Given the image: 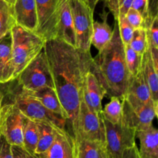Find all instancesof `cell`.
Listing matches in <instances>:
<instances>
[{"label":"cell","instance_id":"83f0119b","mask_svg":"<svg viewBox=\"0 0 158 158\" xmlns=\"http://www.w3.org/2000/svg\"><path fill=\"white\" fill-rule=\"evenodd\" d=\"M105 6L108 8L114 20L125 16L127 11L132 6L133 0H104Z\"/></svg>","mask_w":158,"mask_h":158},{"label":"cell","instance_id":"4dcf8cb0","mask_svg":"<svg viewBox=\"0 0 158 158\" xmlns=\"http://www.w3.org/2000/svg\"><path fill=\"white\" fill-rule=\"evenodd\" d=\"M116 22L117 23L119 33H120V39H121L123 45L129 44L132 39L134 29L131 27L125 16L119 17L116 20Z\"/></svg>","mask_w":158,"mask_h":158},{"label":"cell","instance_id":"2e32d148","mask_svg":"<svg viewBox=\"0 0 158 158\" xmlns=\"http://www.w3.org/2000/svg\"><path fill=\"white\" fill-rule=\"evenodd\" d=\"M11 42L10 32L0 38V84L15 79Z\"/></svg>","mask_w":158,"mask_h":158},{"label":"cell","instance_id":"30bf717a","mask_svg":"<svg viewBox=\"0 0 158 158\" xmlns=\"http://www.w3.org/2000/svg\"><path fill=\"white\" fill-rule=\"evenodd\" d=\"M26 116L12 102L2 101L0 134L10 145L23 147V128Z\"/></svg>","mask_w":158,"mask_h":158},{"label":"cell","instance_id":"484cf974","mask_svg":"<svg viewBox=\"0 0 158 158\" xmlns=\"http://www.w3.org/2000/svg\"><path fill=\"white\" fill-rule=\"evenodd\" d=\"M15 24L12 6L6 0H0V38L10 32Z\"/></svg>","mask_w":158,"mask_h":158},{"label":"cell","instance_id":"836d02e7","mask_svg":"<svg viewBox=\"0 0 158 158\" xmlns=\"http://www.w3.org/2000/svg\"><path fill=\"white\" fill-rule=\"evenodd\" d=\"M12 158H39L35 154L28 152L23 146L11 145Z\"/></svg>","mask_w":158,"mask_h":158},{"label":"cell","instance_id":"ab89813d","mask_svg":"<svg viewBox=\"0 0 158 158\" xmlns=\"http://www.w3.org/2000/svg\"><path fill=\"white\" fill-rule=\"evenodd\" d=\"M6 1L8 2H9V4L12 5V6L14 4V2H15V0H6Z\"/></svg>","mask_w":158,"mask_h":158},{"label":"cell","instance_id":"8d00e7d4","mask_svg":"<svg viewBox=\"0 0 158 158\" xmlns=\"http://www.w3.org/2000/svg\"><path fill=\"white\" fill-rule=\"evenodd\" d=\"M122 158H140L137 144L124 150Z\"/></svg>","mask_w":158,"mask_h":158},{"label":"cell","instance_id":"44dd1931","mask_svg":"<svg viewBox=\"0 0 158 158\" xmlns=\"http://www.w3.org/2000/svg\"><path fill=\"white\" fill-rule=\"evenodd\" d=\"M75 143L77 158H108L103 143L77 139Z\"/></svg>","mask_w":158,"mask_h":158},{"label":"cell","instance_id":"d6a6232c","mask_svg":"<svg viewBox=\"0 0 158 158\" xmlns=\"http://www.w3.org/2000/svg\"><path fill=\"white\" fill-rule=\"evenodd\" d=\"M156 17H158V0H148V15L144 20L145 29Z\"/></svg>","mask_w":158,"mask_h":158},{"label":"cell","instance_id":"d590c367","mask_svg":"<svg viewBox=\"0 0 158 158\" xmlns=\"http://www.w3.org/2000/svg\"><path fill=\"white\" fill-rule=\"evenodd\" d=\"M148 0H133L131 8L138 11L145 20L148 15Z\"/></svg>","mask_w":158,"mask_h":158},{"label":"cell","instance_id":"9c48e42d","mask_svg":"<svg viewBox=\"0 0 158 158\" xmlns=\"http://www.w3.org/2000/svg\"><path fill=\"white\" fill-rule=\"evenodd\" d=\"M103 120L108 158H122L125 150L136 145V131L123 123L113 124L103 118Z\"/></svg>","mask_w":158,"mask_h":158},{"label":"cell","instance_id":"ac0fdd59","mask_svg":"<svg viewBox=\"0 0 158 158\" xmlns=\"http://www.w3.org/2000/svg\"><path fill=\"white\" fill-rule=\"evenodd\" d=\"M140 71L149 88L153 101L158 103V68L154 64L148 49L141 57Z\"/></svg>","mask_w":158,"mask_h":158},{"label":"cell","instance_id":"ba28073f","mask_svg":"<svg viewBox=\"0 0 158 158\" xmlns=\"http://www.w3.org/2000/svg\"><path fill=\"white\" fill-rule=\"evenodd\" d=\"M73 138L105 143V127L102 115L97 114L89 108L83 96L77 115Z\"/></svg>","mask_w":158,"mask_h":158},{"label":"cell","instance_id":"b9f144b4","mask_svg":"<svg viewBox=\"0 0 158 158\" xmlns=\"http://www.w3.org/2000/svg\"><path fill=\"white\" fill-rule=\"evenodd\" d=\"M76 158H77V157H76Z\"/></svg>","mask_w":158,"mask_h":158},{"label":"cell","instance_id":"d4e9b609","mask_svg":"<svg viewBox=\"0 0 158 158\" xmlns=\"http://www.w3.org/2000/svg\"><path fill=\"white\" fill-rule=\"evenodd\" d=\"M102 116L113 124H120L123 117V105L121 99L110 97V100L102 109Z\"/></svg>","mask_w":158,"mask_h":158},{"label":"cell","instance_id":"4316f807","mask_svg":"<svg viewBox=\"0 0 158 158\" xmlns=\"http://www.w3.org/2000/svg\"><path fill=\"white\" fill-rule=\"evenodd\" d=\"M148 49L154 60V64L158 68V17L152 20L146 28Z\"/></svg>","mask_w":158,"mask_h":158},{"label":"cell","instance_id":"1f68e13d","mask_svg":"<svg viewBox=\"0 0 158 158\" xmlns=\"http://www.w3.org/2000/svg\"><path fill=\"white\" fill-rule=\"evenodd\" d=\"M125 17L134 29L144 28V18L136 9L131 8L125 15Z\"/></svg>","mask_w":158,"mask_h":158},{"label":"cell","instance_id":"e0dca14e","mask_svg":"<svg viewBox=\"0 0 158 158\" xmlns=\"http://www.w3.org/2000/svg\"><path fill=\"white\" fill-rule=\"evenodd\" d=\"M136 138L140 140V158H158V131L154 125L136 132Z\"/></svg>","mask_w":158,"mask_h":158},{"label":"cell","instance_id":"60d3db41","mask_svg":"<svg viewBox=\"0 0 158 158\" xmlns=\"http://www.w3.org/2000/svg\"><path fill=\"white\" fill-rule=\"evenodd\" d=\"M83 1H84V2H86V0H83Z\"/></svg>","mask_w":158,"mask_h":158},{"label":"cell","instance_id":"9a60e30c","mask_svg":"<svg viewBox=\"0 0 158 158\" xmlns=\"http://www.w3.org/2000/svg\"><path fill=\"white\" fill-rule=\"evenodd\" d=\"M76 46V36L69 0H62L59 14L56 38Z\"/></svg>","mask_w":158,"mask_h":158},{"label":"cell","instance_id":"5bb4252c","mask_svg":"<svg viewBox=\"0 0 158 158\" xmlns=\"http://www.w3.org/2000/svg\"><path fill=\"white\" fill-rule=\"evenodd\" d=\"M12 7L16 25L35 32L38 18L35 0H15Z\"/></svg>","mask_w":158,"mask_h":158},{"label":"cell","instance_id":"52a82bcc","mask_svg":"<svg viewBox=\"0 0 158 158\" xmlns=\"http://www.w3.org/2000/svg\"><path fill=\"white\" fill-rule=\"evenodd\" d=\"M76 36V46L83 51H90L94 24V12L83 0H69Z\"/></svg>","mask_w":158,"mask_h":158},{"label":"cell","instance_id":"6da1fadb","mask_svg":"<svg viewBox=\"0 0 158 158\" xmlns=\"http://www.w3.org/2000/svg\"><path fill=\"white\" fill-rule=\"evenodd\" d=\"M45 52L54 89L66 116V129L73 136L86 73L92 66L90 51H83L59 39L46 41Z\"/></svg>","mask_w":158,"mask_h":158},{"label":"cell","instance_id":"3957f363","mask_svg":"<svg viewBox=\"0 0 158 158\" xmlns=\"http://www.w3.org/2000/svg\"><path fill=\"white\" fill-rule=\"evenodd\" d=\"M3 102L13 103L24 116L39 122H46L59 128L66 129V120L46 109L31 91L19 85L16 80L0 84ZM68 131V130H67Z\"/></svg>","mask_w":158,"mask_h":158},{"label":"cell","instance_id":"7a4b0ae2","mask_svg":"<svg viewBox=\"0 0 158 158\" xmlns=\"http://www.w3.org/2000/svg\"><path fill=\"white\" fill-rule=\"evenodd\" d=\"M110 42L93 57L91 71L96 74L110 97L122 99L126 94L131 74L127 68L124 45L120 39L117 23H114Z\"/></svg>","mask_w":158,"mask_h":158},{"label":"cell","instance_id":"277c9868","mask_svg":"<svg viewBox=\"0 0 158 158\" xmlns=\"http://www.w3.org/2000/svg\"><path fill=\"white\" fill-rule=\"evenodd\" d=\"M12 55L15 77L39 55L46 44V40L33 31L15 24L10 31Z\"/></svg>","mask_w":158,"mask_h":158},{"label":"cell","instance_id":"f35d334b","mask_svg":"<svg viewBox=\"0 0 158 158\" xmlns=\"http://www.w3.org/2000/svg\"><path fill=\"white\" fill-rule=\"evenodd\" d=\"M2 94L1 91H0V108L2 106Z\"/></svg>","mask_w":158,"mask_h":158},{"label":"cell","instance_id":"cb8c5ba5","mask_svg":"<svg viewBox=\"0 0 158 158\" xmlns=\"http://www.w3.org/2000/svg\"><path fill=\"white\" fill-rule=\"evenodd\" d=\"M38 143V127L36 121L26 117L23 128V147L32 154H35Z\"/></svg>","mask_w":158,"mask_h":158},{"label":"cell","instance_id":"8992f818","mask_svg":"<svg viewBox=\"0 0 158 158\" xmlns=\"http://www.w3.org/2000/svg\"><path fill=\"white\" fill-rule=\"evenodd\" d=\"M16 81L23 88L35 91L40 88H53L52 74L44 48L17 76Z\"/></svg>","mask_w":158,"mask_h":158},{"label":"cell","instance_id":"e575fe53","mask_svg":"<svg viewBox=\"0 0 158 158\" xmlns=\"http://www.w3.org/2000/svg\"><path fill=\"white\" fill-rule=\"evenodd\" d=\"M0 158H12L11 145L6 138L0 134Z\"/></svg>","mask_w":158,"mask_h":158},{"label":"cell","instance_id":"4fadbf2b","mask_svg":"<svg viewBox=\"0 0 158 158\" xmlns=\"http://www.w3.org/2000/svg\"><path fill=\"white\" fill-rule=\"evenodd\" d=\"M106 94V91L90 68L85 76L83 84V96L85 102L95 112L102 115V101Z\"/></svg>","mask_w":158,"mask_h":158},{"label":"cell","instance_id":"8fae6325","mask_svg":"<svg viewBox=\"0 0 158 158\" xmlns=\"http://www.w3.org/2000/svg\"><path fill=\"white\" fill-rule=\"evenodd\" d=\"M61 1L35 0L38 18V25L35 33L46 41L56 38Z\"/></svg>","mask_w":158,"mask_h":158},{"label":"cell","instance_id":"603a6c76","mask_svg":"<svg viewBox=\"0 0 158 158\" xmlns=\"http://www.w3.org/2000/svg\"><path fill=\"white\" fill-rule=\"evenodd\" d=\"M38 127V143L35 154H40L46 151L55 139V125L46 122L36 121Z\"/></svg>","mask_w":158,"mask_h":158},{"label":"cell","instance_id":"7c38bea8","mask_svg":"<svg viewBox=\"0 0 158 158\" xmlns=\"http://www.w3.org/2000/svg\"><path fill=\"white\" fill-rule=\"evenodd\" d=\"M55 139L46 151L37 154L39 158H76L73 136L66 129L55 126Z\"/></svg>","mask_w":158,"mask_h":158},{"label":"cell","instance_id":"5b68a950","mask_svg":"<svg viewBox=\"0 0 158 158\" xmlns=\"http://www.w3.org/2000/svg\"><path fill=\"white\" fill-rule=\"evenodd\" d=\"M121 100L123 105L121 123L136 132L146 129L153 125V121L157 116V102L151 101L148 103H143L135 97L127 94Z\"/></svg>","mask_w":158,"mask_h":158},{"label":"cell","instance_id":"f546056e","mask_svg":"<svg viewBox=\"0 0 158 158\" xmlns=\"http://www.w3.org/2000/svg\"><path fill=\"white\" fill-rule=\"evenodd\" d=\"M124 57L127 68L131 75H136L140 70L141 57L137 54L129 44L124 45Z\"/></svg>","mask_w":158,"mask_h":158},{"label":"cell","instance_id":"d6986e66","mask_svg":"<svg viewBox=\"0 0 158 158\" xmlns=\"http://www.w3.org/2000/svg\"><path fill=\"white\" fill-rule=\"evenodd\" d=\"M101 16V21H94L93 24V33L91 37V46H94L99 51L102 50L110 42L113 37V30L107 23L108 12H103Z\"/></svg>","mask_w":158,"mask_h":158},{"label":"cell","instance_id":"ffe728a7","mask_svg":"<svg viewBox=\"0 0 158 158\" xmlns=\"http://www.w3.org/2000/svg\"><path fill=\"white\" fill-rule=\"evenodd\" d=\"M31 93L34 97L36 98L41 102L42 105L46 109L66 120V116L64 110L60 104L58 96L53 88L46 87V88H40L35 91H31Z\"/></svg>","mask_w":158,"mask_h":158},{"label":"cell","instance_id":"7402d4cb","mask_svg":"<svg viewBox=\"0 0 158 158\" xmlns=\"http://www.w3.org/2000/svg\"><path fill=\"white\" fill-rule=\"evenodd\" d=\"M126 94L134 96L143 103H148L153 101L151 91L140 70L136 75L130 76Z\"/></svg>","mask_w":158,"mask_h":158},{"label":"cell","instance_id":"74e56055","mask_svg":"<svg viewBox=\"0 0 158 158\" xmlns=\"http://www.w3.org/2000/svg\"><path fill=\"white\" fill-rule=\"evenodd\" d=\"M100 1H102V0H86V3H87L89 9L92 10V12H94L96 6L98 4L99 2ZM103 1H104V0H103Z\"/></svg>","mask_w":158,"mask_h":158},{"label":"cell","instance_id":"f1b7e54d","mask_svg":"<svg viewBox=\"0 0 158 158\" xmlns=\"http://www.w3.org/2000/svg\"><path fill=\"white\" fill-rule=\"evenodd\" d=\"M130 46L140 56L148 50L147 32L145 28H139L134 29L132 39L129 43Z\"/></svg>","mask_w":158,"mask_h":158}]
</instances>
